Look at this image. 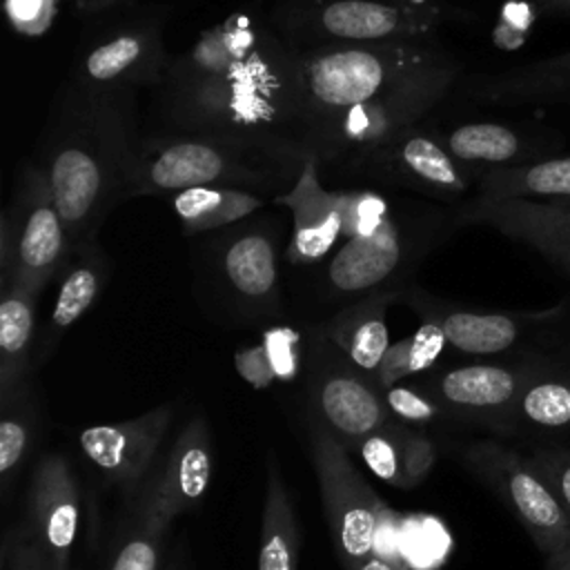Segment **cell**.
Masks as SVG:
<instances>
[{"label":"cell","mask_w":570,"mask_h":570,"mask_svg":"<svg viewBox=\"0 0 570 570\" xmlns=\"http://www.w3.org/2000/svg\"><path fill=\"white\" fill-rule=\"evenodd\" d=\"M71 252L45 169L22 165L0 220V281L40 296L65 269Z\"/></svg>","instance_id":"7"},{"label":"cell","mask_w":570,"mask_h":570,"mask_svg":"<svg viewBox=\"0 0 570 570\" xmlns=\"http://www.w3.org/2000/svg\"><path fill=\"white\" fill-rule=\"evenodd\" d=\"M165 45L156 24H131L89 45L71 82L89 91H134L165 76Z\"/></svg>","instance_id":"17"},{"label":"cell","mask_w":570,"mask_h":570,"mask_svg":"<svg viewBox=\"0 0 570 570\" xmlns=\"http://www.w3.org/2000/svg\"><path fill=\"white\" fill-rule=\"evenodd\" d=\"M7 13L16 31L38 36L53 22L56 0H7Z\"/></svg>","instance_id":"39"},{"label":"cell","mask_w":570,"mask_h":570,"mask_svg":"<svg viewBox=\"0 0 570 570\" xmlns=\"http://www.w3.org/2000/svg\"><path fill=\"white\" fill-rule=\"evenodd\" d=\"M407 2H410V0H407Z\"/></svg>","instance_id":"45"},{"label":"cell","mask_w":570,"mask_h":570,"mask_svg":"<svg viewBox=\"0 0 570 570\" xmlns=\"http://www.w3.org/2000/svg\"><path fill=\"white\" fill-rule=\"evenodd\" d=\"M38 428L40 401L33 379H29L7 399H0V479L4 494L11 492L16 474L31 454Z\"/></svg>","instance_id":"34"},{"label":"cell","mask_w":570,"mask_h":570,"mask_svg":"<svg viewBox=\"0 0 570 570\" xmlns=\"http://www.w3.org/2000/svg\"><path fill=\"white\" fill-rule=\"evenodd\" d=\"M114 2H120V0H80V7L85 11H96V9H102V7H109Z\"/></svg>","instance_id":"43"},{"label":"cell","mask_w":570,"mask_h":570,"mask_svg":"<svg viewBox=\"0 0 570 570\" xmlns=\"http://www.w3.org/2000/svg\"><path fill=\"white\" fill-rule=\"evenodd\" d=\"M450 154L476 176L494 167H514L557 156L559 136L525 131L505 122H461L439 136Z\"/></svg>","instance_id":"23"},{"label":"cell","mask_w":570,"mask_h":570,"mask_svg":"<svg viewBox=\"0 0 570 570\" xmlns=\"http://www.w3.org/2000/svg\"><path fill=\"white\" fill-rule=\"evenodd\" d=\"M307 448L334 554L343 570H354L376 552L387 505L352 463L350 450L312 414H307Z\"/></svg>","instance_id":"8"},{"label":"cell","mask_w":570,"mask_h":570,"mask_svg":"<svg viewBox=\"0 0 570 570\" xmlns=\"http://www.w3.org/2000/svg\"><path fill=\"white\" fill-rule=\"evenodd\" d=\"M307 154L249 138L160 134L138 138L127 171V198L223 185L252 191H287ZM276 194V196H278Z\"/></svg>","instance_id":"3"},{"label":"cell","mask_w":570,"mask_h":570,"mask_svg":"<svg viewBox=\"0 0 570 570\" xmlns=\"http://www.w3.org/2000/svg\"><path fill=\"white\" fill-rule=\"evenodd\" d=\"M546 570H570V541L546 557Z\"/></svg>","instance_id":"41"},{"label":"cell","mask_w":570,"mask_h":570,"mask_svg":"<svg viewBox=\"0 0 570 570\" xmlns=\"http://www.w3.org/2000/svg\"><path fill=\"white\" fill-rule=\"evenodd\" d=\"M445 345L448 341L443 332L434 323L421 321V327L414 334L390 343L383 361L372 372L374 385L383 390L434 370Z\"/></svg>","instance_id":"35"},{"label":"cell","mask_w":570,"mask_h":570,"mask_svg":"<svg viewBox=\"0 0 570 570\" xmlns=\"http://www.w3.org/2000/svg\"><path fill=\"white\" fill-rule=\"evenodd\" d=\"M165 570H187L185 557H183V554H171V557H167Z\"/></svg>","instance_id":"44"},{"label":"cell","mask_w":570,"mask_h":570,"mask_svg":"<svg viewBox=\"0 0 570 570\" xmlns=\"http://www.w3.org/2000/svg\"><path fill=\"white\" fill-rule=\"evenodd\" d=\"M305 363L307 330L301 332L292 325H272L261 334L258 343L243 345L234 354L238 376L254 390L303 381Z\"/></svg>","instance_id":"29"},{"label":"cell","mask_w":570,"mask_h":570,"mask_svg":"<svg viewBox=\"0 0 570 570\" xmlns=\"http://www.w3.org/2000/svg\"><path fill=\"white\" fill-rule=\"evenodd\" d=\"M343 234L314 269L312 296L321 305H345L376 292H401L441 234L428 225L410 229L392 203L374 189H341Z\"/></svg>","instance_id":"4"},{"label":"cell","mask_w":570,"mask_h":570,"mask_svg":"<svg viewBox=\"0 0 570 570\" xmlns=\"http://www.w3.org/2000/svg\"><path fill=\"white\" fill-rule=\"evenodd\" d=\"M479 196L570 203V156H550L479 174Z\"/></svg>","instance_id":"33"},{"label":"cell","mask_w":570,"mask_h":570,"mask_svg":"<svg viewBox=\"0 0 570 570\" xmlns=\"http://www.w3.org/2000/svg\"><path fill=\"white\" fill-rule=\"evenodd\" d=\"M421 321L434 323L450 347L472 356H499L517 350L528 338L541 334L566 314V303L543 309H481L439 298L416 285L399 294Z\"/></svg>","instance_id":"13"},{"label":"cell","mask_w":570,"mask_h":570,"mask_svg":"<svg viewBox=\"0 0 570 570\" xmlns=\"http://www.w3.org/2000/svg\"><path fill=\"white\" fill-rule=\"evenodd\" d=\"M459 456L519 519L543 557H550L570 541V517L528 454L497 439H479L461 448Z\"/></svg>","instance_id":"11"},{"label":"cell","mask_w":570,"mask_h":570,"mask_svg":"<svg viewBox=\"0 0 570 570\" xmlns=\"http://www.w3.org/2000/svg\"><path fill=\"white\" fill-rule=\"evenodd\" d=\"M165 134L303 145L294 53L247 13L205 29L158 82Z\"/></svg>","instance_id":"1"},{"label":"cell","mask_w":570,"mask_h":570,"mask_svg":"<svg viewBox=\"0 0 570 570\" xmlns=\"http://www.w3.org/2000/svg\"><path fill=\"white\" fill-rule=\"evenodd\" d=\"M134 91H89L71 82L47 127L42 163L71 245L96 240L114 205L127 198L138 142Z\"/></svg>","instance_id":"2"},{"label":"cell","mask_w":570,"mask_h":570,"mask_svg":"<svg viewBox=\"0 0 570 570\" xmlns=\"http://www.w3.org/2000/svg\"><path fill=\"white\" fill-rule=\"evenodd\" d=\"M363 463L385 483L412 490L425 481L436 461V445L423 432L390 419L356 445Z\"/></svg>","instance_id":"25"},{"label":"cell","mask_w":570,"mask_h":570,"mask_svg":"<svg viewBox=\"0 0 570 570\" xmlns=\"http://www.w3.org/2000/svg\"><path fill=\"white\" fill-rule=\"evenodd\" d=\"M274 203L292 212V236L285 249L287 263L309 269L321 265L341 240L343 200L341 189L323 187L321 160L314 154H307L294 185L274 196Z\"/></svg>","instance_id":"20"},{"label":"cell","mask_w":570,"mask_h":570,"mask_svg":"<svg viewBox=\"0 0 570 570\" xmlns=\"http://www.w3.org/2000/svg\"><path fill=\"white\" fill-rule=\"evenodd\" d=\"M539 7L548 9V11H557V13H570V0H532Z\"/></svg>","instance_id":"42"},{"label":"cell","mask_w":570,"mask_h":570,"mask_svg":"<svg viewBox=\"0 0 570 570\" xmlns=\"http://www.w3.org/2000/svg\"><path fill=\"white\" fill-rule=\"evenodd\" d=\"M298 554L301 528L296 521L292 494L276 459H269L261 512L258 570H298Z\"/></svg>","instance_id":"31"},{"label":"cell","mask_w":570,"mask_h":570,"mask_svg":"<svg viewBox=\"0 0 570 570\" xmlns=\"http://www.w3.org/2000/svg\"><path fill=\"white\" fill-rule=\"evenodd\" d=\"M214 307L238 323L269 321L283 309L278 240L267 225L225 227L200 267Z\"/></svg>","instance_id":"9"},{"label":"cell","mask_w":570,"mask_h":570,"mask_svg":"<svg viewBox=\"0 0 570 570\" xmlns=\"http://www.w3.org/2000/svg\"><path fill=\"white\" fill-rule=\"evenodd\" d=\"M456 225H485L570 272V203L476 196L454 214Z\"/></svg>","instance_id":"18"},{"label":"cell","mask_w":570,"mask_h":570,"mask_svg":"<svg viewBox=\"0 0 570 570\" xmlns=\"http://www.w3.org/2000/svg\"><path fill=\"white\" fill-rule=\"evenodd\" d=\"M385 407L394 421H401L412 428H428L441 421H450L448 412L419 385L396 383L381 390Z\"/></svg>","instance_id":"36"},{"label":"cell","mask_w":570,"mask_h":570,"mask_svg":"<svg viewBox=\"0 0 570 570\" xmlns=\"http://www.w3.org/2000/svg\"><path fill=\"white\" fill-rule=\"evenodd\" d=\"M570 432V363L548 361L523 387L510 414L508 434Z\"/></svg>","instance_id":"32"},{"label":"cell","mask_w":570,"mask_h":570,"mask_svg":"<svg viewBox=\"0 0 570 570\" xmlns=\"http://www.w3.org/2000/svg\"><path fill=\"white\" fill-rule=\"evenodd\" d=\"M354 570H405L401 563H396V561H390V559H385V557H381V554H372V557H367L361 566H356Z\"/></svg>","instance_id":"40"},{"label":"cell","mask_w":570,"mask_h":570,"mask_svg":"<svg viewBox=\"0 0 570 570\" xmlns=\"http://www.w3.org/2000/svg\"><path fill=\"white\" fill-rule=\"evenodd\" d=\"M307 330V387L309 414L318 419L347 450L387 423L392 416L372 376L358 370L318 325Z\"/></svg>","instance_id":"10"},{"label":"cell","mask_w":570,"mask_h":570,"mask_svg":"<svg viewBox=\"0 0 570 570\" xmlns=\"http://www.w3.org/2000/svg\"><path fill=\"white\" fill-rule=\"evenodd\" d=\"M169 203L183 232L196 236L243 223L265 205V198L252 189L200 185L169 194Z\"/></svg>","instance_id":"30"},{"label":"cell","mask_w":570,"mask_h":570,"mask_svg":"<svg viewBox=\"0 0 570 570\" xmlns=\"http://www.w3.org/2000/svg\"><path fill=\"white\" fill-rule=\"evenodd\" d=\"M358 167L434 198H459L470 189L474 171L456 160L436 134L410 127L370 154Z\"/></svg>","instance_id":"19"},{"label":"cell","mask_w":570,"mask_h":570,"mask_svg":"<svg viewBox=\"0 0 570 570\" xmlns=\"http://www.w3.org/2000/svg\"><path fill=\"white\" fill-rule=\"evenodd\" d=\"M401 292H376L338 305L327 318L318 323L321 332L365 374L383 361L390 347L387 307L399 303Z\"/></svg>","instance_id":"24"},{"label":"cell","mask_w":570,"mask_h":570,"mask_svg":"<svg viewBox=\"0 0 570 570\" xmlns=\"http://www.w3.org/2000/svg\"><path fill=\"white\" fill-rule=\"evenodd\" d=\"M171 523L142 483L127 497V512L109 541L102 570H165Z\"/></svg>","instance_id":"26"},{"label":"cell","mask_w":570,"mask_h":570,"mask_svg":"<svg viewBox=\"0 0 570 570\" xmlns=\"http://www.w3.org/2000/svg\"><path fill=\"white\" fill-rule=\"evenodd\" d=\"M171 419L174 407L158 405L134 419L82 428L76 443L102 481L122 488L125 497H131L151 476Z\"/></svg>","instance_id":"14"},{"label":"cell","mask_w":570,"mask_h":570,"mask_svg":"<svg viewBox=\"0 0 570 570\" xmlns=\"http://www.w3.org/2000/svg\"><path fill=\"white\" fill-rule=\"evenodd\" d=\"M307 31L330 42L428 40L439 13L407 0H325L305 11Z\"/></svg>","instance_id":"16"},{"label":"cell","mask_w":570,"mask_h":570,"mask_svg":"<svg viewBox=\"0 0 570 570\" xmlns=\"http://www.w3.org/2000/svg\"><path fill=\"white\" fill-rule=\"evenodd\" d=\"M56 298L49 312L42 332L36 343L33 365H42L53 356L62 336L94 307L98 296L109 283V256L98 245V240H89L82 245H73V252L65 265V269L56 278Z\"/></svg>","instance_id":"22"},{"label":"cell","mask_w":570,"mask_h":570,"mask_svg":"<svg viewBox=\"0 0 570 570\" xmlns=\"http://www.w3.org/2000/svg\"><path fill=\"white\" fill-rule=\"evenodd\" d=\"M214 481V441L203 414L191 416L174 436L165 459L145 481L158 508L176 519L196 512Z\"/></svg>","instance_id":"21"},{"label":"cell","mask_w":570,"mask_h":570,"mask_svg":"<svg viewBox=\"0 0 570 570\" xmlns=\"http://www.w3.org/2000/svg\"><path fill=\"white\" fill-rule=\"evenodd\" d=\"M80 514V485L69 459L58 450L45 452L29 476L22 521L45 548L56 570H71Z\"/></svg>","instance_id":"15"},{"label":"cell","mask_w":570,"mask_h":570,"mask_svg":"<svg viewBox=\"0 0 570 570\" xmlns=\"http://www.w3.org/2000/svg\"><path fill=\"white\" fill-rule=\"evenodd\" d=\"M456 76L459 65L445 56L379 96L330 116L305 134L307 154L321 163L350 160L358 167L370 154L416 127L445 98Z\"/></svg>","instance_id":"6"},{"label":"cell","mask_w":570,"mask_h":570,"mask_svg":"<svg viewBox=\"0 0 570 570\" xmlns=\"http://www.w3.org/2000/svg\"><path fill=\"white\" fill-rule=\"evenodd\" d=\"M550 358L470 361L434 367L412 383L425 390L452 421L474 423L505 436L510 414L523 387L546 367Z\"/></svg>","instance_id":"12"},{"label":"cell","mask_w":570,"mask_h":570,"mask_svg":"<svg viewBox=\"0 0 570 570\" xmlns=\"http://www.w3.org/2000/svg\"><path fill=\"white\" fill-rule=\"evenodd\" d=\"M36 294L0 281V399H7L36 374Z\"/></svg>","instance_id":"28"},{"label":"cell","mask_w":570,"mask_h":570,"mask_svg":"<svg viewBox=\"0 0 570 570\" xmlns=\"http://www.w3.org/2000/svg\"><path fill=\"white\" fill-rule=\"evenodd\" d=\"M2 570H56L53 561L22 519L4 534Z\"/></svg>","instance_id":"37"},{"label":"cell","mask_w":570,"mask_h":570,"mask_svg":"<svg viewBox=\"0 0 570 570\" xmlns=\"http://www.w3.org/2000/svg\"><path fill=\"white\" fill-rule=\"evenodd\" d=\"M448 53L430 40L330 42L294 53V87L305 134L330 116L365 102Z\"/></svg>","instance_id":"5"},{"label":"cell","mask_w":570,"mask_h":570,"mask_svg":"<svg viewBox=\"0 0 570 570\" xmlns=\"http://www.w3.org/2000/svg\"><path fill=\"white\" fill-rule=\"evenodd\" d=\"M468 91L492 105L570 102V49L499 73L476 76Z\"/></svg>","instance_id":"27"},{"label":"cell","mask_w":570,"mask_h":570,"mask_svg":"<svg viewBox=\"0 0 570 570\" xmlns=\"http://www.w3.org/2000/svg\"><path fill=\"white\" fill-rule=\"evenodd\" d=\"M528 459L539 470V474L548 481L554 497L559 499V503L570 517V448H563V445L537 448L528 454Z\"/></svg>","instance_id":"38"}]
</instances>
